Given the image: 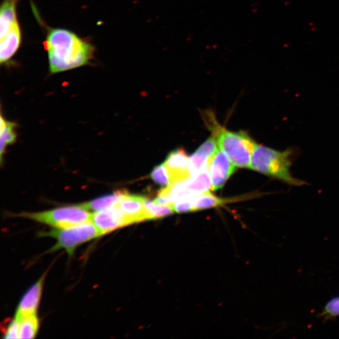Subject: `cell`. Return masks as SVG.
I'll list each match as a JSON object with an SVG mask.
<instances>
[{"instance_id": "1", "label": "cell", "mask_w": 339, "mask_h": 339, "mask_svg": "<svg viewBox=\"0 0 339 339\" xmlns=\"http://www.w3.org/2000/svg\"><path fill=\"white\" fill-rule=\"evenodd\" d=\"M49 71L57 74L86 66L94 57L95 47L73 31L49 28L44 42Z\"/></svg>"}, {"instance_id": "2", "label": "cell", "mask_w": 339, "mask_h": 339, "mask_svg": "<svg viewBox=\"0 0 339 339\" xmlns=\"http://www.w3.org/2000/svg\"><path fill=\"white\" fill-rule=\"evenodd\" d=\"M293 150L280 151L258 145L251 159L250 169L290 186L306 185V182L296 178L291 172Z\"/></svg>"}, {"instance_id": "3", "label": "cell", "mask_w": 339, "mask_h": 339, "mask_svg": "<svg viewBox=\"0 0 339 339\" xmlns=\"http://www.w3.org/2000/svg\"><path fill=\"white\" fill-rule=\"evenodd\" d=\"M19 0H3L0 10V62L7 64L21 46L22 31L17 16Z\"/></svg>"}, {"instance_id": "4", "label": "cell", "mask_w": 339, "mask_h": 339, "mask_svg": "<svg viewBox=\"0 0 339 339\" xmlns=\"http://www.w3.org/2000/svg\"><path fill=\"white\" fill-rule=\"evenodd\" d=\"M214 130L213 134L220 149L226 153L235 167L250 168L253 154L258 145L256 141L245 132L234 133L220 127Z\"/></svg>"}, {"instance_id": "5", "label": "cell", "mask_w": 339, "mask_h": 339, "mask_svg": "<svg viewBox=\"0 0 339 339\" xmlns=\"http://www.w3.org/2000/svg\"><path fill=\"white\" fill-rule=\"evenodd\" d=\"M39 235L40 237H51L57 239V243L51 249V252L64 249L69 257L73 255L76 248L80 244L102 235L92 221L66 228H55L40 233Z\"/></svg>"}, {"instance_id": "6", "label": "cell", "mask_w": 339, "mask_h": 339, "mask_svg": "<svg viewBox=\"0 0 339 339\" xmlns=\"http://www.w3.org/2000/svg\"><path fill=\"white\" fill-rule=\"evenodd\" d=\"M20 216L41 222L57 229L66 228L91 221L92 214L79 205L64 207L35 213H24Z\"/></svg>"}, {"instance_id": "7", "label": "cell", "mask_w": 339, "mask_h": 339, "mask_svg": "<svg viewBox=\"0 0 339 339\" xmlns=\"http://www.w3.org/2000/svg\"><path fill=\"white\" fill-rule=\"evenodd\" d=\"M235 170V166L226 153L221 149H218L209 161L212 190H217L223 187Z\"/></svg>"}, {"instance_id": "8", "label": "cell", "mask_w": 339, "mask_h": 339, "mask_svg": "<svg viewBox=\"0 0 339 339\" xmlns=\"http://www.w3.org/2000/svg\"><path fill=\"white\" fill-rule=\"evenodd\" d=\"M91 221L102 235L131 224L117 204L107 209L93 213Z\"/></svg>"}, {"instance_id": "9", "label": "cell", "mask_w": 339, "mask_h": 339, "mask_svg": "<svg viewBox=\"0 0 339 339\" xmlns=\"http://www.w3.org/2000/svg\"><path fill=\"white\" fill-rule=\"evenodd\" d=\"M189 158L183 150L177 149L170 152L166 158L165 165L172 184L182 183L191 177L189 167Z\"/></svg>"}, {"instance_id": "10", "label": "cell", "mask_w": 339, "mask_h": 339, "mask_svg": "<svg viewBox=\"0 0 339 339\" xmlns=\"http://www.w3.org/2000/svg\"><path fill=\"white\" fill-rule=\"evenodd\" d=\"M143 197L126 192L121 194L117 205L131 224L148 220L143 204Z\"/></svg>"}, {"instance_id": "11", "label": "cell", "mask_w": 339, "mask_h": 339, "mask_svg": "<svg viewBox=\"0 0 339 339\" xmlns=\"http://www.w3.org/2000/svg\"><path fill=\"white\" fill-rule=\"evenodd\" d=\"M44 278L45 275L28 289L22 298L16 312L15 318L17 320L22 319L26 316L36 315L41 296Z\"/></svg>"}, {"instance_id": "12", "label": "cell", "mask_w": 339, "mask_h": 339, "mask_svg": "<svg viewBox=\"0 0 339 339\" xmlns=\"http://www.w3.org/2000/svg\"><path fill=\"white\" fill-rule=\"evenodd\" d=\"M184 185L193 195L212 190V183L210 177L209 167L204 168L198 174L192 176L189 179L183 181Z\"/></svg>"}, {"instance_id": "13", "label": "cell", "mask_w": 339, "mask_h": 339, "mask_svg": "<svg viewBox=\"0 0 339 339\" xmlns=\"http://www.w3.org/2000/svg\"><path fill=\"white\" fill-rule=\"evenodd\" d=\"M227 200L222 199L210 194L209 191L195 195L192 197V203L194 210L208 209L217 208L227 203Z\"/></svg>"}, {"instance_id": "14", "label": "cell", "mask_w": 339, "mask_h": 339, "mask_svg": "<svg viewBox=\"0 0 339 339\" xmlns=\"http://www.w3.org/2000/svg\"><path fill=\"white\" fill-rule=\"evenodd\" d=\"M122 192H116L114 194L104 195L100 198L93 200L88 203L80 204V206L87 210H103L112 208L118 204Z\"/></svg>"}, {"instance_id": "15", "label": "cell", "mask_w": 339, "mask_h": 339, "mask_svg": "<svg viewBox=\"0 0 339 339\" xmlns=\"http://www.w3.org/2000/svg\"><path fill=\"white\" fill-rule=\"evenodd\" d=\"M143 204L148 220L163 218L175 213L172 206L160 205L145 197H143Z\"/></svg>"}, {"instance_id": "16", "label": "cell", "mask_w": 339, "mask_h": 339, "mask_svg": "<svg viewBox=\"0 0 339 339\" xmlns=\"http://www.w3.org/2000/svg\"><path fill=\"white\" fill-rule=\"evenodd\" d=\"M20 322L19 339L35 338L39 327V322L36 315L26 316Z\"/></svg>"}, {"instance_id": "17", "label": "cell", "mask_w": 339, "mask_h": 339, "mask_svg": "<svg viewBox=\"0 0 339 339\" xmlns=\"http://www.w3.org/2000/svg\"><path fill=\"white\" fill-rule=\"evenodd\" d=\"M15 124L1 119V154H3L5 148L14 142L16 138Z\"/></svg>"}, {"instance_id": "18", "label": "cell", "mask_w": 339, "mask_h": 339, "mask_svg": "<svg viewBox=\"0 0 339 339\" xmlns=\"http://www.w3.org/2000/svg\"><path fill=\"white\" fill-rule=\"evenodd\" d=\"M209 158L203 153L195 152L189 158L188 167L191 176H195L203 170L204 168L209 167Z\"/></svg>"}, {"instance_id": "19", "label": "cell", "mask_w": 339, "mask_h": 339, "mask_svg": "<svg viewBox=\"0 0 339 339\" xmlns=\"http://www.w3.org/2000/svg\"><path fill=\"white\" fill-rule=\"evenodd\" d=\"M150 176H151L153 181L159 185L165 186V187L171 185L165 163L160 164V165L155 167L154 169L152 170Z\"/></svg>"}, {"instance_id": "20", "label": "cell", "mask_w": 339, "mask_h": 339, "mask_svg": "<svg viewBox=\"0 0 339 339\" xmlns=\"http://www.w3.org/2000/svg\"><path fill=\"white\" fill-rule=\"evenodd\" d=\"M320 316L325 319H334L339 316V296L332 298L325 305Z\"/></svg>"}, {"instance_id": "21", "label": "cell", "mask_w": 339, "mask_h": 339, "mask_svg": "<svg viewBox=\"0 0 339 339\" xmlns=\"http://www.w3.org/2000/svg\"><path fill=\"white\" fill-rule=\"evenodd\" d=\"M218 143H217V141L215 136L213 134V135L210 137L208 140L206 141L205 142L203 143V145L200 147L197 151L203 153L206 156H208L209 158H210L214 155L215 153L218 150Z\"/></svg>"}, {"instance_id": "22", "label": "cell", "mask_w": 339, "mask_h": 339, "mask_svg": "<svg viewBox=\"0 0 339 339\" xmlns=\"http://www.w3.org/2000/svg\"><path fill=\"white\" fill-rule=\"evenodd\" d=\"M193 197V196H192ZM192 197L179 200L173 204L175 212L185 213L194 212V206L192 203Z\"/></svg>"}, {"instance_id": "23", "label": "cell", "mask_w": 339, "mask_h": 339, "mask_svg": "<svg viewBox=\"0 0 339 339\" xmlns=\"http://www.w3.org/2000/svg\"><path fill=\"white\" fill-rule=\"evenodd\" d=\"M20 322L17 318L12 321L5 332V339H19Z\"/></svg>"}]
</instances>
